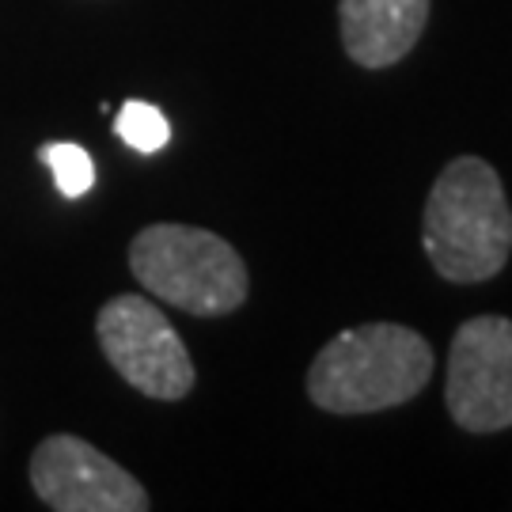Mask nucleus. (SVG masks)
<instances>
[{"instance_id": "obj_1", "label": "nucleus", "mask_w": 512, "mask_h": 512, "mask_svg": "<svg viewBox=\"0 0 512 512\" xmlns=\"http://www.w3.org/2000/svg\"><path fill=\"white\" fill-rule=\"evenodd\" d=\"M421 243L444 281L478 285L512 255V209L501 175L482 156H456L440 171L421 217Z\"/></svg>"}, {"instance_id": "obj_8", "label": "nucleus", "mask_w": 512, "mask_h": 512, "mask_svg": "<svg viewBox=\"0 0 512 512\" xmlns=\"http://www.w3.org/2000/svg\"><path fill=\"white\" fill-rule=\"evenodd\" d=\"M114 133L126 141L133 152L141 156H152L171 141V126H167L164 110L145 103V99H129L122 103L118 118H114Z\"/></svg>"}, {"instance_id": "obj_7", "label": "nucleus", "mask_w": 512, "mask_h": 512, "mask_svg": "<svg viewBox=\"0 0 512 512\" xmlns=\"http://www.w3.org/2000/svg\"><path fill=\"white\" fill-rule=\"evenodd\" d=\"M429 23V0H342V46L361 69L399 65Z\"/></svg>"}, {"instance_id": "obj_5", "label": "nucleus", "mask_w": 512, "mask_h": 512, "mask_svg": "<svg viewBox=\"0 0 512 512\" xmlns=\"http://www.w3.org/2000/svg\"><path fill=\"white\" fill-rule=\"evenodd\" d=\"M444 403L459 429L501 433L512 425V319L475 315L448 349Z\"/></svg>"}, {"instance_id": "obj_9", "label": "nucleus", "mask_w": 512, "mask_h": 512, "mask_svg": "<svg viewBox=\"0 0 512 512\" xmlns=\"http://www.w3.org/2000/svg\"><path fill=\"white\" fill-rule=\"evenodd\" d=\"M38 160L50 167L57 190L65 198H80L95 186V164L88 156V148L73 145V141H50L38 148Z\"/></svg>"}, {"instance_id": "obj_4", "label": "nucleus", "mask_w": 512, "mask_h": 512, "mask_svg": "<svg viewBox=\"0 0 512 512\" xmlns=\"http://www.w3.org/2000/svg\"><path fill=\"white\" fill-rule=\"evenodd\" d=\"M99 346L110 368L148 399L179 403L194 387V361L179 330L148 296H114L95 319Z\"/></svg>"}, {"instance_id": "obj_3", "label": "nucleus", "mask_w": 512, "mask_h": 512, "mask_svg": "<svg viewBox=\"0 0 512 512\" xmlns=\"http://www.w3.org/2000/svg\"><path fill=\"white\" fill-rule=\"evenodd\" d=\"M129 270L152 296L190 315H228L247 300L239 251L194 224H148L129 243Z\"/></svg>"}, {"instance_id": "obj_2", "label": "nucleus", "mask_w": 512, "mask_h": 512, "mask_svg": "<svg viewBox=\"0 0 512 512\" xmlns=\"http://www.w3.org/2000/svg\"><path fill=\"white\" fill-rule=\"evenodd\" d=\"M433 376V346L403 323L342 330L308 368L311 403L327 414H380L403 406Z\"/></svg>"}, {"instance_id": "obj_6", "label": "nucleus", "mask_w": 512, "mask_h": 512, "mask_svg": "<svg viewBox=\"0 0 512 512\" xmlns=\"http://www.w3.org/2000/svg\"><path fill=\"white\" fill-rule=\"evenodd\" d=\"M31 486L57 512H145L148 494L126 467L73 433H54L31 456Z\"/></svg>"}]
</instances>
